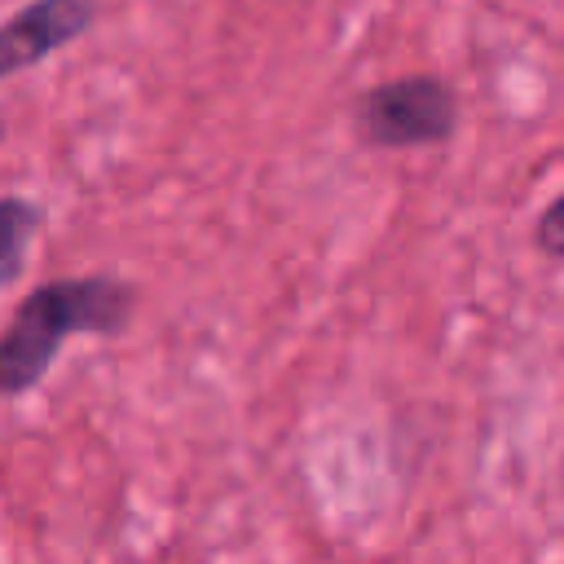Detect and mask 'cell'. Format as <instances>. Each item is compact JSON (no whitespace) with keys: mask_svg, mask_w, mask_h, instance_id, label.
<instances>
[{"mask_svg":"<svg viewBox=\"0 0 564 564\" xmlns=\"http://www.w3.org/2000/svg\"><path fill=\"white\" fill-rule=\"evenodd\" d=\"M137 291L110 273L53 278L22 295L0 330V397L31 392L70 335H119L132 322Z\"/></svg>","mask_w":564,"mask_h":564,"instance_id":"cell-1","label":"cell"},{"mask_svg":"<svg viewBox=\"0 0 564 564\" xmlns=\"http://www.w3.org/2000/svg\"><path fill=\"white\" fill-rule=\"evenodd\" d=\"M458 128V93L441 75H401L352 101V132L375 150H423Z\"/></svg>","mask_w":564,"mask_h":564,"instance_id":"cell-2","label":"cell"},{"mask_svg":"<svg viewBox=\"0 0 564 564\" xmlns=\"http://www.w3.org/2000/svg\"><path fill=\"white\" fill-rule=\"evenodd\" d=\"M97 18V0H31L0 22V84L75 44Z\"/></svg>","mask_w":564,"mask_h":564,"instance_id":"cell-3","label":"cell"},{"mask_svg":"<svg viewBox=\"0 0 564 564\" xmlns=\"http://www.w3.org/2000/svg\"><path fill=\"white\" fill-rule=\"evenodd\" d=\"M40 229H44L40 203L18 198V194L0 198V291L26 273V256H31V242L40 238Z\"/></svg>","mask_w":564,"mask_h":564,"instance_id":"cell-4","label":"cell"},{"mask_svg":"<svg viewBox=\"0 0 564 564\" xmlns=\"http://www.w3.org/2000/svg\"><path fill=\"white\" fill-rule=\"evenodd\" d=\"M533 242H538V251L564 260V194L538 216V225H533Z\"/></svg>","mask_w":564,"mask_h":564,"instance_id":"cell-5","label":"cell"}]
</instances>
